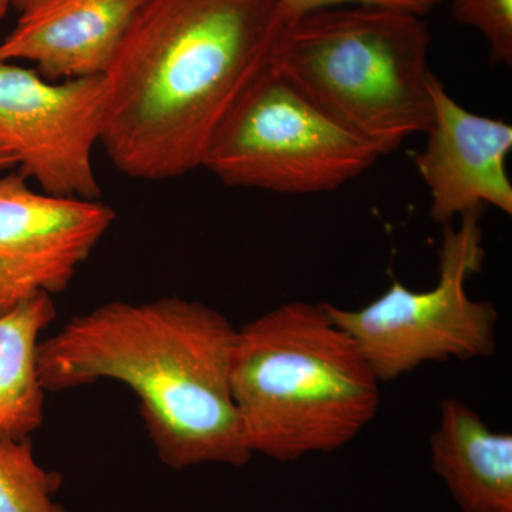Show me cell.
Here are the masks:
<instances>
[{"mask_svg": "<svg viewBox=\"0 0 512 512\" xmlns=\"http://www.w3.org/2000/svg\"><path fill=\"white\" fill-rule=\"evenodd\" d=\"M15 168V158L9 156V154L3 153V151H0V175L6 173V171L15 170Z\"/></svg>", "mask_w": 512, "mask_h": 512, "instance_id": "cell-16", "label": "cell"}, {"mask_svg": "<svg viewBox=\"0 0 512 512\" xmlns=\"http://www.w3.org/2000/svg\"><path fill=\"white\" fill-rule=\"evenodd\" d=\"M147 0H32L0 42V62L26 60L49 82L104 76Z\"/></svg>", "mask_w": 512, "mask_h": 512, "instance_id": "cell-10", "label": "cell"}, {"mask_svg": "<svg viewBox=\"0 0 512 512\" xmlns=\"http://www.w3.org/2000/svg\"><path fill=\"white\" fill-rule=\"evenodd\" d=\"M237 328L205 303L180 296L107 302L40 340L46 392L114 380L127 386L161 463L244 467L254 454L231 392Z\"/></svg>", "mask_w": 512, "mask_h": 512, "instance_id": "cell-2", "label": "cell"}, {"mask_svg": "<svg viewBox=\"0 0 512 512\" xmlns=\"http://www.w3.org/2000/svg\"><path fill=\"white\" fill-rule=\"evenodd\" d=\"M443 0H278L279 16L282 25L288 26L296 20L318 12V10L339 8V6H375L402 10L413 15H429L434 9L439 8Z\"/></svg>", "mask_w": 512, "mask_h": 512, "instance_id": "cell-15", "label": "cell"}, {"mask_svg": "<svg viewBox=\"0 0 512 512\" xmlns=\"http://www.w3.org/2000/svg\"><path fill=\"white\" fill-rule=\"evenodd\" d=\"M481 214L463 215L458 227L443 225L439 279L433 288L412 291L393 281L363 308L350 311L325 303L380 382H392L430 362L494 355L500 315L493 303L471 298L466 286L483 271Z\"/></svg>", "mask_w": 512, "mask_h": 512, "instance_id": "cell-6", "label": "cell"}, {"mask_svg": "<svg viewBox=\"0 0 512 512\" xmlns=\"http://www.w3.org/2000/svg\"><path fill=\"white\" fill-rule=\"evenodd\" d=\"M430 45L421 16L339 6L284 26L269 64L386 156L433 120Z\"/></svg>", "mask_w": 512, "mask_h": 512, "instance_id": "cell-4", "label": "cell"}, {"mask_svg": "<svg viewBox=\"0 0 512 512\" xmlns=\"http://www.w3.org/2000/svg\"><path fill=\"white\" fill-rule=\"evenodd\" d=\"M30 2H32V0H12V6L13 8L18 9L19 12H22Z\"/></svg>", "mask_w": 512, "mask_h": 512, "instance_id": "cell-18", "label": "cell"}, {"mask_svg": "<svg viewBox=\"0 0 512 512\" xmlns=\"http://www.w3.org/2000/svg\"><path fill=\"white\" fill-rule=\"evenodd\" d=\"M434 473L461 512H512V434L498 433L476 410L448 397L430 437Z\"/></svg>", "mask_w": 512, "mask_h": 512, "instance_id": "cell-11", "label": "cell"}, {"mask_svg": "<svg viewBox=\"0 0 512 512\" xmlns=\"http://www.w3.org/2000/svg\"><path fill=\"white\" fill-rule=\"evenodd\" d=\"M56 318L53 298L36 293L0 313V440L30 439L43 423L37 370L40 335Z\"/></svg>", "mask_w": 512, "mask_h": 512, "instance_id": "cell-12", "label": "cell"}, {"mask_svg": "<svg viewBox=\"0 0 512 512\" xmlns=\"http://www.w3.org/2000/svg\"><path fill=\"white\" fill-rule=\"evenodd\" d=\"M282 28L278 0H147L103 76L100 144L111 164L143 181L201 168Z\"/></svg>", "mask_w": 512, "mask_h": 512, "instance_id": "cell-1", "label": "cell"}, {"mask_svg": "<svg viewBox=\"0 0 512 512\" xmlns=\"http://www.w3.org/2000/svg\"><path fill=\"white\" fill-rule=\"evenodd\" d=\"M380 383L325 303H282L237 329L231 392L254 456L291 463L348 446L375 420Z\"/></svg>", "mask_w": 512, "mask_h": 512, "instance_id": "cell-3", "label": "cell"}, {"mask_svg": "<svg viewBox=\"0 0 512 512\" xmlns=\"http://www.w3.org/2000/svg\"><path fill=\"white\" fill-rule=\"evenodd\" d=\"M10 6H12V0H0V20L5 18Z\"/></svg>", "mask_w": 512, "mask_h": 512, "instance_id": "cell-17", "label": "cell"}, {"mask_svg": "<svg viewBox=\"0 0 512 512\" xmlns=\"http://www.w3.org/2000/svg\"><path fill=\"white\" fill-rule=\"evenodd\" d=\"M382 157L268 63L218 126L201 168L228 187L306 195L338 190Z\"/></svg>", "mask_w": 512, "mask_h": 512, "instance_id": "cell-5", "label": "cell"}, {"mask_svg": "<svg viewBox=\"0 0 512 512\" xmlns=\"http://www.w3.org/2000/svg\"><path fill=\"white\" fill-rule=\"evenodd\" d=\"M433 120L414 165L430 191V217L447 225L456 217L494 207L512 215L507 160L512 127L473 113L448 94L431 74Z\"/></svg>", "mask_w": 512, "mask_h": 512, "instance_id": "cell-9", "label": "cell"}, {"mask_svg": "<svg viewBox=\"0 0 512 512\" xmlns=\"http://www.w3.org/2000/svg\"><path fill=\"white\" fill-rule=\"evenodd\" d=\"M28 181L0 175V313L63 292L116 221L100 200L46 194Z\"/></svg>", "mask_w": 512, "mask_h": 512, "instance_id": "cell-8", "label": "cell"}, {"mask_svg": "<svg viewBox=\"0 0 512 512\" xmlns=\"http://www.w3.org/2000/svg\"><path fill=\"white\" fill-rule=\"evenodd\" d=\"M62 477L40 466L32 440H0V512H67L56 500Z\"/></svg>", "mask_w": 512, "mask_h": 512, "instance_id": "cell-13", "label": "cell"}, {"mask_svg": "<svg viewBox=\"0 0 512 512\" xmlns=\"http://www.w3.org/2000/svg\"><path fill=\"white\" fill-rule=\"evenodd\" d=\"M451 15L484 36L491 62L512 66V0H451Z\"/></svg>", "mask_w": 512, "mask_h": 512, "instance_id": "cell-14", "label": "cell"}, {"mask_svg": "<svg viewBox=\"0 0 512 512\" xmlns=\"http://www.w3.org/2000/svg\"><path fill=\"white\" fill-rule=\"evenodd\" d=\"M104 101L103 76L49 82L35 69L0 62V151L46 194L100 200L93 150Z\"/></svg>", "mask_w": 512, "mask_h": 512, "instance_id": "cell-7", "label": "cell"}]
</instances>
